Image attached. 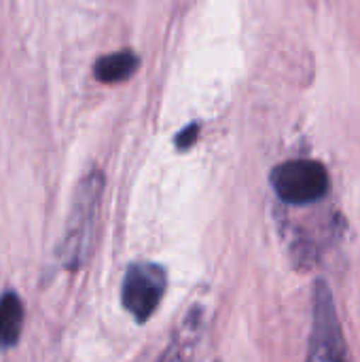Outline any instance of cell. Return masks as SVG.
Segmentation results:
<instances>
[{
  "instance_id": "7",
  "label": "cell",
  "mask_w": 360,
  "mask_h": 362,
  "mask_svg": "<svg viewBox=\"0 0 360 362\" xmlns=\"http://www.w3.org/2000/svg\"><path fill=\"white\" fill-rule=\"evenodd\" d=\"M189 318H191V320H187V325H185V335H182V337H176V339L170 344V348H168V352L163 354L161 362H191L189 344L193 341V329H195L197 322H199V320H197V318H199V310H193Z\"/></svg>"
},
{
  "instance_id": "8",
  "label": "cell",
  "mask_w": 360,
  "mask_h": 362,
  "mask_svg": "<svg viewBox=\"0 0 360 362\" xmlns=\"http://www.w3.org/2000/svg\"><path fill=\"white\" fill-rule=\"evenodd\" d=\"M197 132H199V125H197V123L187 125V127L176 136V148H180V151L189 148V146L197 140Z\"/></svg>"
},
{
  "instance_id": "6",
  "label": "cell",
  "mask_w": 360,
  "mask_h": 362,
  "mask_svg": "<svg viewBox=\"0 0 360 362\" xmlns=\"http://www.w3.org/2000/svg\"><path fill=\"white\" fill-rule=\"evenodd\" d=\"M138 70V55L132 49L102 55L93 64V76L100 83H123Z\"/></svg>"
},
{
  "instance_id": "3",
  "label": "cell",
  "mask_w": 360,
  "mask_h": 362,
  "mask_svg": "<svg viewBox=\"0 0 360 362\" xmlns=\"http://www.w3.org/2000/svg\"><path fill=\"white\" fill-rule=\"evenodd\" d=\"M272 185L278 197L286 204L303 206L318 202L329 191V172L320 161L293 159L274 168Z\"/></svg>"
},
{
  "instance_id": "1",
  "label": "cell",
  "mask_w": 360,
  "mask_h": 362,
  "mask_svg": "<svg viewBox=\"0 0 360 362\" xmlns=\"http://www.w3.org/2000/svg\"><path fill=\"white\" fill-rule=\"evenodd\" d=\"M102 195H104V174L98 168H93L76 185L64 238L57 250L59 261L68 272L81 269L89 259Z\"/></svg>"
},
{
  "instance_id": "4",
  "label": "cell",
  "mask_w": 360,
  "mask_h": 362,
  "mask_svg": "<svg viewBox=\"0 0 360 362\" xmlns=\"http://www.w3.org/2000/svg\"><path fill=\"white\" fill-rule=\"evenodd\" d=\"M166 286L168 278L163 267L155 263H134L127 267L123 278L121 303L134 316V320L142 325L159 308Z\"/></svg>"
},
{
  "instance_id": "2",
  "label": "cell",
  "mask_w": 360,
  "mask_h": 362,
  "mask_svg": "<svg viewBox=\"0 0 360 362\" xmlns=\"http://www.w3.org/2000/svg\"><path fill=\"white\" fill-rule=\"evenodd\" d=\"M312 333L308 362H352L344 329L327 282H316L312 299Z\"/></svg>"
},
{
  "instance_id": "5",
  "label": "cell",
  "mask_w": 360,
  "mask_h": 362,
  "mask_svg": "<svg viewBox=\"0 0 360 362\" xmlns=\"http://www.w3.org/2000/svg\"><path fill=\"white\" fill-rule=\"evenodd\" d=\"M23 331V303L15 291H6L0 297V350L17 346Z\"/></svg>"
}]
</instances>
